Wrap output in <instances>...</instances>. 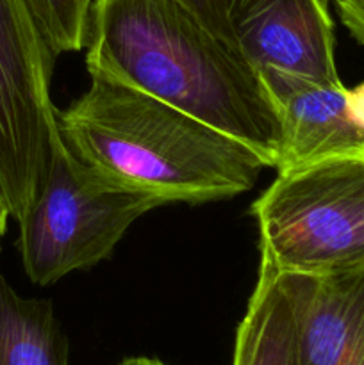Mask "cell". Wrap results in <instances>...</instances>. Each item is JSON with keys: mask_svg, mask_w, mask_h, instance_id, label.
<instances>
[{"mask_svg": "<svg viewBox=\"0 0 364 365\" xmlns=\"http://www.w3.org/2000/svg\"><path fill=\"white\" fill-rule=\"evenodd\" d=\"M86 66L248 145L277 168L280 121L263 78L182 0H96Z\"/></svg>", "mask_w": 364, "mask_h": 365, "instance_id": "obj_1", "label": "cell"}, {"mask_svg": "<svg viewBox=\"0 0 364 365\" xmlns=\"http://www.w3.org/2000/svg\"><path fill=\"white\" fill-rule=\"evenodd\" d=\"M57 127L75 157L109 180L166 203L232 198L256 185L266 163L248 145L152 95L102 77Z\"/></svg>", "mask_w": 364, "mask_h": 365, "instance_id": "obj_2", "label": "cell"}, {"mask_svg": "<svg viewBox=\"0 0 364 365\" xmlns=\"http://www.w3.org/2000/svg\"><path fill=\"white\" fill-rule=\"evenodd\" d=\"M261 264L328 277L364 267V153L278 171L253 202Z\"/></svg>", "mask_w": 364, "mask_h": 365, "instance_id": "obj_3", "label": "cell"}, {"mask_svg": "<svg viewBox=\"0 0 364 365\" xmlns=\"http://www.w3.org/2000/svg\"><path fill=\"white\" fill-rule=\"evenodd\" d=\"M163 198L109 180L71 153L59 127L45 180L20 221L21 264L32 284H56L111 257L138 217Z\"/></svg>", "mask_w": 364, "mask_h": 365, "instance_id": "obj_4", "label": "cell"}, {"mask_svg": "<svg viewBox=\"0 0 364 365\" xmlns=\"http://www.w3.org/2000/svg\"><path fill=\"white\" fill-rule=\"evenodd\" d=\"M54 61L24 0H0V180L18 223L49 170L57 128L50 98Z\"/></svg>", "mask_w": 364, "mask_h": 365, "instance_id": "obj_5", "label": "cell"}, {"mask_svg": "<svg viewBox=\"0 0 364 365\" xmlns=\"http://www.w3.org/2000/svg\"><path fill=\"white\" fill-rule=\"evenodd\" d=\"M325 0H231L232 43L259 73L339 82Z\"/></svg>", "mask_w": 364, "mask_h": 365, "instance_id": "obj_6", "label": "cell"}, {"mask_svg": "<svg viewBox=\"0 0 364 365\" xmlns=\"http://www.w3.org/2000/svg\"><path fill=\"white\" fill-rule=\"evenodd\" d=\"M263 82L280 121V153L275 170L364 153V120L353 89L296 75L268 73Z\"/></svg>", "mask_w": 364, "mask_h": 365, "instance_id": "obj_7", "label": "cell"}, {"mask_svg": "<svg viewBox=\"0 0 364 365\" xmlns=\"http://www.w3.org/2000/svg\"><path fill=\"white\" fill-rule=\"evenodd\" d=\"M293 278L296 365H364V267Z\"/></svg>", "mask_w": 364, "mask_h": 365, "instance_id": "obj_8", "label": "cell"}, {"mask_svg": "<svg viewBox=\"0 0 364 365\" xmlns=\"http://www.w3.org/2000/svg\"><path fill=\"white\" fill-rule=\"evenodd\" d=\"M232 365H296L293 274L261 264L257 285L236 331Z\"/></svg>", "mask_w": 364, "mask_h": 365, "instance_id": "obj_9", "label": "cell"}, {"mask_svg": "<svg viewBox=\"0 0 364 365\" xmlns=\"http://www.w3.org/2000/svg\"><path fill=\"white\" fill-rule=\"evenodd\" d=\"M68 359L52 302L21 298L0 273V365H68Z\"/></svg>", "mask_w": 364, "mask_h": 365, "instance_id": "obj_10", "label": "cell"}, {"mask_svg": "<svg viewBox=\"0 0 364 365\" xmlns=\"http://www.w3.org/2000/svg\"><path fill=\"white\" fill-rule=\"evenodd\" d=\"M96 0H24L31 20L54 57L88 45Z\"/></svg>", "mask_w": 364, "mask_h": 365, "instance_id": "obj_11", "label": "cell"}, {"mask_svg": "<svg viewBox=\"0 0 364 365\" xmlns=\"http://www.w3.org/2000/svg\"><path fill=\"white\" fill-rule=\"evenodd\" d=\"M211 31L227 43H232L231 27H228V7L231 0H182Z\"/></svg>", "mask_w": 364, "mask_h": 365, "instance_id": "obj_12", "label": "cell"}, {"mask_svg": "<svg viewBox=\"0 0 364 365\" xmlns=\"http://www.w3.org/2000/svg\"><path fill=\"white\" fill-rule=\"evenodd\" d=\"M339 18L357 43L364 45V0H334Z\"/></svg>", "mask_w": 364, "mask_h": 365, "instance_id": "obj_13", "label": "cell"}, {"mask_svg": "<svg viewBox=\"0 0 364 365\" xmlns=\"http://www.w3.org/2000/svg\"><path fill=\"white\" fill-rule=\"evenodd\" d=\"M9 217H11L9 203H7L6 192H4L2 180H0V245H2V239H4V235H6L7 220H9Z\"/></svg>", "mask_w": 364, "mask_h": 365, "instance_id": "obj_14", "label": "cell"}, {"mask_svg": "<svg viewBox=\"0 0 364 365\" xmlns=\"http://www.w3.org/2000/svg\"><path fill=\"white\" fill-rule=\"evenodd\" d=\"M118 365H168L161 362L159 359H150V356H128L123 359Z\"/></svg>", "mask_w": 364, "mask_h": 365, "instance_id": "obj_15", "label": "cell"}, {"mask_svg": "<svg viewBox=\"0 0 364 365\" xmlns=\"http://www.w3.org/2000/svg\"><path fill=\"white\" fill-rule=\"evenodd\" d=\"M353 95H355L357 109H359L360 116H363V120H364V86H360V88L353 89Z\"/></svg>", "mask_w": 364, "mask_h": 365, "instance_id": "obj_16", "label": "cell"}, {"mask_svg": "<svg viewBox=\"0 0 364 365\" xmlns=\"http://www.w3.org/2000/svg\"><path fill=\"white\" fill-rule=\"evenodd\" d=\"M325 2H330V0H325Z\"/></svg>", "mask_w": 364, "mask_h": 365, "instance_id": "obj_17", "label": "cell"}]
</instances>
